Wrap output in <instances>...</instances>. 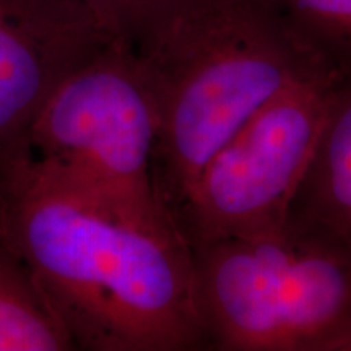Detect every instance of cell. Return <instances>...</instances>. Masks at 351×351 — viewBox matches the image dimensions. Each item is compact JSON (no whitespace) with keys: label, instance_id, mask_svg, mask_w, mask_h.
<instances>
[{"label":"cell","instance_id":"277c9868","mask_svg":"<svg viewBox=\"0 0 351 351\" xmlns=\"http://www.w3.org/2000/svg\"><path fill=\"white\" fill-rule=\"evenodd\" d=\"M158 127L142 57L129 44L106 43L54 88L15 150L125 218L181 234L156 191Z\"/></svg>","mask_w":351,"mask_h":351},{"label":"cell","instance_id":"ba28073f","mask_svg":"<svg viewBox=\"0 0 351 351\" xmlns=\"http://www.w3.org/2000/svg\"><path fill=\"white\" fill-rule=\"evenodd\" d=\"M32 275L0 239V351H73Z\"/></svg>","mask_w":351,"mask_h":351},{"label":"cell","instance_id":"9c48e42d","mask_svg":"<svg viewBox=\"0 0 351 351\" xmlns=\"http://www.w3.org/2000/svg\"><path fill=\"white\" fill-rule=\"evenodd\" d=\"M69 19L108 43H124L135 49L204 0H47Z\"/></svg>","mask_w":351,"mask_h":351},{"label":"cell","instance_id":"5b68a950","mask_svg":"<svg viewBox=\"0 0 351 351\" xmlns=\"http://www.w3.org/2000/svg\"><path fill=\"white\" fill-rule=\"evenodd\" d=\"M340 77L320 70L285 88L210 158L176 213L189 247L288 225Z\"/></svg>","mask_w":351,"mask_h":351},{"label":"cell","instance_id":"7a4b0ae2","mask_svg":"<svg viewBox=\"0 0 351 351\" xmlns=\"http://www.w3.org/2000/svg\"><path fill=\"white\" fill-rule=\"evenodd\" d=\"M158 103L155 182L176 221L208 160L267 101L333 70L270 0H204L135 47Z\"/></svg>","mask_w":351,"mask_h":351},{"label":"cell","instance_id":"3957f363","mask_svg":"<svg viewBox=\"0 0 351 351\" xmlns=\"http://www.w3.org/2000/svg\"><path fill=\"white\" fill-rule=\"evenodd\" d=\"M191 252L208 348L351 351V254L327 236L289 218Z\"/></svg>","mask_w":351,"mask_h":351},{"label":"cell","instance_id":"52a82bcc","mask_svg":"<svg viewBox=\"0 0 351 351\" xmlns=\"http://www.w3.org/2000/svg\"><path fill=\"white\" fill-rule=\"evenodd\" d=\"M289 218L351 254V73L341 75L337 83Z\"/></svg>","mask_w":351,"mask_h":351},{"label":"cell","instance_id":"8992f818","mask_svg":"<svg viewBox=\"0 0 351 351\" xmlns=\"http://www.w3.org/2000/svg\"><path fill=\"white\" fill-rule=\"evenodd\" d=\"M106 43L47 0H0V160L62 78Z\"/></svg>","mask_w":351,"mask_h":351},{"label":"cell","instance_id":"6da1fadb","mask_svg":"<svg viewBox=\"0 0 351 351\" xmlns=\"http://www.w3.org/2000/svg\"><path fill=\"white\" fill-rule=\"evenodd\" d=\"M0 239L75 350L208 348L186 239L114 212L20 150L0 160Z\"/></svg>","mask_w":351,"mask_h":351},{"label":"cell","instance_id":"30bf717a","mask_svg":"<svg viewBox=\"0 0 351 351\" xmlns=\"http://www.w3.org/2000/svg\"><path fill=\"white\" fill-rule=\"evenodd\" d=\"M298 38L340 75L351 73V0H270Z\"/></svg>","mask_w":351,"mask_h":351}]
</instances>
